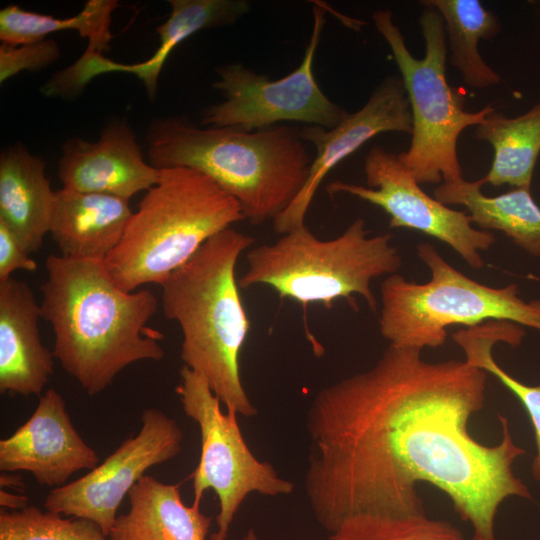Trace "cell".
Returning <instances> with one entry per match:
<instances>
[{"mask_svg":"<svg viewBox=\"0 0 540 540\" xmlns=\"http://www.w3.org/2000/svg\"><path fill=\"white\" fill-rule=\"evenodd\" d=\"M421 352L389 345L371 368L313 398L304 488L325 530L357 515L425 514L417 483L447 492L471 466L477 441L467 425L483 407L488 373Z\"/></svg>","mask_w":540,"mask_h":540,"instance_id":"6da1fadb","label":"cell"},{"mask_svg":"<svg viewBox=\"0 0 540 540\" xmlns=\"http://www.w3.org/2000/svg\"><path fill=\"white\" fill-rule=\"evenodd\" d=\"M46 270L40 308L55 335L52 353L88 395L103 392L127 366L164 357V335L148 326L158 308L151 291L122 290L104 261L51 254Z\"/></svg>","mask_w":540,"mask_h":540,"instance_id":"7a4b0ae2","label":"cell"},{"mask_svg":"<svg viewBox=\"0 0 540 540\" xmlns=\"http://www.w3.org/2000/svg\"><path fill=\"white\" fill-rule=\"evenodd\" d=\"M146 143L152 166L188 167L207 175L237 200L253 225L274 220L292 203L314 157L296 126L201 128L183 116L154 119Z\"/></svg>","mask_w":540,"mask_h":540,"instance_id":"3957f363","label":"cell"},{"mask_svg":"<svg viewBox=\"0 0 540 540\" xmlns=\"http://www.w3.org/2000/svg\"><path fill=\"white\" fill-rule=\"evenodd\" d=\"M255 238L227 228L205 242L161 286L165 317L176 321L184 366L204 377L229 412L258 413L243 386L240 352L250 321L239 294L235 267Z\"/></svg>","mask_w":540,"mask_h":540,"instance_id":"277c9868","label":"cell"},{"mask_svg":"<svg viewBox=\"0 0 540 540\" xmlns=\"http://www.w3.org/2000/svg\"><path fill=\"white\" fill-rule=\"evenodd\" d=\"M242 220L237 200L207 175L188 167L163 168L104 264L126 292L160 285L210 238Z\"/></svg>","mask_w":540,"mask_h":540,"instance_id":"5b68a950","label":"cell"},{"mask_svg":"<svg viewBox=\"0 0 540 540\" xmlns=\"http://www.w3.org/2000/svg\"><path fill=\"white\" fill-rule=\"evenodd\" d=\"M390 233L369 236L363 218L355 219L334 239L321 240L306 224L271 244L249 250L247 270L238 279L240 288L256 285L273 288L280 298L306 307L321 304L327 309L344 298L355 310L360 295L377 313L372 280L396 274L402 266Z\"/></svg>","mask_w":540,"mask_h":540,"instance_id":"8992f818","label":"cell"},{"mask_svg":"<svg viewBox=\"0 0 540 540\" xmlns=\"http://www.w3.org/2000/svg\"><path fill=\"white\" fill-rule=\"evenodd\" d=\"M422 5V58L409 51L389 9L374 11L371 18L391 50L412 116L411 143L398 159L418 184L454 183L464 179L457 153L460 134L481 124L495 108L489 104L476 112L465 110L464 98L447 81L444 20L436 8Z\"/></svg>","mask_w":540,"mask_h":540,"instance_id":"52a82bcc","label":"cell"},{"mask_svg":"<svg viewBox=\"0 0 540 540\" xmlns=\"http://www.w3.org/2000/svg\"><path fill=\"white\" fill-rule=\"evenodd\" d=\"M431 278L425 283L387 276L380 288L379 329L389 345L421 350L445 343L447 328L509 321L540 331V299L525 301L516 284L494 288L450 265L427 242L416 247Z\"/></svg>","mask_w":540,"mask_h":540,"instance_id":"ba28073f","label":"cell"},{"mask_svg":"<svg viewBox=\"0 0 540 540\" xmlns=\"http://www.w3.org/2000/svg\"><path fill=\"white\" fill-rule=\"evenodd\" d=\"M176 387L183 410L200 429L201 452L193 473V503L212 489L219 500L217 531L211 540H226L235 514L246 497L289 495L294 484L281 477L267 461L249 449L238 424V414L221 409V401L207 380L184 366Z\"/></svg>","mask_w":540,"mask_h":540,"instance_id":"9c48e42d","label":"cell"},{"mask_svg":"<svg viewBox=\"0 0 540 540\" xmlns=\"http://www.w3.org/2000/svg\"><path fill=\"white\" fill-rule=\"evenodd\" d=\"M312 11V32L299 66L278 80L241 63L219 67V78L212 87L223 101L203 109L202 125L255 131L277 123L298 122L332 129L348 116L315 79L313 63L326 20L322 7L315 5Z\"/></svg>","mask_w":540,"mask_h":540,"instance_id":"30bf717a","label":"cell"},{"mask_svg":"<svg viewBox=\"0 0 540 540\" xmlns=\"http://www.w3.org/2000/svg\"><path fill=\"white\" fill-rule=\"evenodd\" d=\"M364 174L367 186L336 180L327 185V192L369 202L389 216L390 228L422 232L450 246L473 269L485 266L481 252L494 244V234L474 228L466 211L452 209L428 195L397 154L373 146L364 160Z\"/></svg>","mask_w":540,"mask_h":540,"instance_id":"8fae6325","label":"cell"},{"mask_svg":"<svg viewBox=\"0 0 540 540\" xmlns=\"http://www.w3.org/2000/svg\"><path fill=\"white\" fill-rule=\"evenodd\" d=\"M141 423L139 432L124 440L101 464L52 489L44 501L45 510L91 521L108 536L132 487L149 468L175 458L182 450V430L161 410L145 409Z\"/></svg>","mask_w":540,"mask_h":540,"instance_id":"7c38bea8","label":"cell"},{"mask_svg":"<svg viewBox=\"0 0 540 540\" xmlns=\"http://www.w3.org/2000/svg\"><path fill=\"white\" fill-rule=\"evenodd\" d=\"M412 116L406 91L400 77H385L367 102L349 113L332 129L303 126L300 135L315 148L309 177L292 203L273 220V229L285 234L305 224V216L327 174L342 160L378 134L400 132L412 134Z\"/></svg>","mask_w":540,"mask_h":540,"instance_id":"4fadbf2b","label":"cell"},{"mask_svg":"<svg viewBox=\"0 0 540 540\" xmlns=\"http://www.w3.org/2000/svg\"><path fill=\"white\" fill-rule=\"evenodd\" d=\"M98 456L74 428L62 395L50 388L29 419L0 441L1 472L26 471L58 488L80 470H91Z\"/></svg>","mask_w":540,"mask_h":540,"instance_id":"5bb4252c","label":"cell"},{"mask_svg":"<svg viewBox=\"0 0 540 540\" xmlns=\"http://www.w3.org/2000/svg\"><path fill=\"white\" fill-rule=\"evenodd\" d=\"M159 175L160 169L144 159L135 133L124 120L106 124L96 141L66 140L58 162L64 189L126 200L153 187Z\"/></svg>","mask_w":540,"mask_h":540,"instance_id":"9a60e30c","label":"cell"},{"mask_svg":"<svg viewBox=\"0 0 540 540\" xmlns=\"http://www.w3.org/2000/svg\"><path fill=\"white\" fill-rule=\"evenodd\" d=\"M168 3L171 11L167 20L156 28L159 46L152 56L127 64L86 49L72 65L58 71L56 79L61 91L76 98L96 76L124 72L141 80L147 95L153 99L163 66L180 43L200 30L231 25L250 11V3L245 0H169Z\"/></svg>","mask_w":540,"mask_h":540,"instance_id":"2e32d148","label":"cell"},{"mask_svg":"<svg viewBox=\"0 0 540 540\" xmlns=\"http://www.w3.org/2000/svg\"><path fill=\"white\" fill-rule=\"evenodd\" d=\"M40 304L24 281L0 282V392L39 395L54 371V355L39 332Z\"/></svg>","mask_w":540,"mask_h":540,"instance_id":"e0dca14e","label":"cell"},{"mask_svg":"<svg viewBox=\"0 0 540 540\" xmlns=\"http://www.w3.org/2000/svg\"><path fill=\"white\" fill-rule=\"evenodd\" d=\"M132 214L129 200L62 188L54 194L49 233L61 256L105 261L120 243Z\"/></svg>","mask_w":540,"mask_h":540,"instance_id":"ac0fdd59","label":"cell"},{"mask_svg":"<svg viewBox=\"0 0 540 540\" xmlns=\"http://www.w3.org/2000/svg\"><path fill=\"white\" fill-rule=\"evenodd\" d=\"M46 163L17 142L0 154V222L30 252L38 251L50 230L55 191Z\"/></svg>","mask_w":540,"mask_h":540,"instance_id":"d6986e66","label":"cell"},{"mask_svg":"<svg viewBox=\"0 0 540 540\" xmlns=\"http://www.w3.org/2000/svg\"><path fill=\"white\" fill-rule=\"evenodd\" d=\"M129 510L118 515L110 540H206L211 517L187 506L178 485L144 475L129 491Z\"/></svg>","mask_w":540,"mask_h":540,"instance_id":"ffe728a7","label":"cell"},{"mask_svg":"<svg viewBox=\"0 0 540 540\" xmlns=\"http://www.w3.org/2000/svg\"><path fill=\"white\" fill-rule=\"evenodd\" d=\"M482 178L443 182L434 197L445 205H462L481 230L504 233L528 254L540 257V207L530 189L515 188L498 196L482 192Z\"/></svg>","mask_w":540,"mask_h":540,"instance_id":"44dd1931","label":"cell"},{"mask_svg":"<svg viewBox=\"0 0 540 540\" xmlns=\"http://www.w3.org/2000/svg\"><path fill=\"white\" fill-rule=\"evenodd\" d=\"M475 136L494 152L484 184L530 189L540 154V101L517 117L494 109L476 126Z\"/></svg>","mask_w":540,"mask_h":540,"instance_id":"7402d4cb","label":"cell"},{"mask_svg":"<svg viewBox=\"0 0 540 540\" xmlns=\"http://www.w3.org/2000/svg\"><path fill=\"white\" fill-rule=\"evenodd\" d=\"M436 8L444 20L449 63L465 84L477 89L498 85L501 76L483 59L481 39L495 37L501 30L498 17L479 0H424Z\"/></svg>","mask_w":540,"mask_h":540,"instance_id":"603a6c76","label":"cell"},{"mask_svg":"<svg viewBox=\"0 0 540 540\" xmlns=\"http://www.w3.org/2000/svg\"><path fill=\"white\" fill-rule=\"evenodd\" d=\"M117 7L115 0H88L78 14L56 18L11 4L0 11V39L2 43L20 45L46 39L58 31L74 30L88 39L87 50L102 53L113 38L111 16Z\"/></svg>","mask_w":540,"mask_h":540,"instance_id":"cb8c5ba5","label":"cell"},{"mask_svg":"<svg viewBox=\"0 0 540 540\" xmlns=\"http://www.w3.org/2000/svg\"><path fill=\"white\" fill-rule=\"evenodd\" d=\"M525 335L524 329L509 321H488L472 328L458 330L453 340L465 354V361L496 377L522 403L531 420L536 444L531 472L534 480L540 481V384L531 386L522 383L493 358L492 349L498 342L518 347Z\"/></svg>","mask_w":540,"mask_h":540,"instance_id":"d4e9b609","label":"cell"},{"mask_svg":"<svg viewBox=\"0 0 540 540\" xmlns=\"http://www.w3.org/2000/svg\"><path fill=\"white\" fill-rule=\"evenodd\" d=\"M327 540H475L451 523L422 515H357L345 520Z\"/></svg>","mask_w":540,"mask_h":540,"instance_id":"484cf974","label":"cell"},{"mask_svg":"<svg viewBox=\"0 0 540 540\" xmlns=\"http://www.w3.org/2000/svg\"><path fill=\"white\" fill-rule=\"evenodd\" d=\"M0 540H110L100 527L81 518L28 506L0 511Z\"/></svg>","mask_w":540,"mask_h":540,"instance_id":"4316f807","label":"cell"},{"mask_svg":"<svg viewBox=\"0 0 540 540\" xmlns=\"http://www.w3.org/2000/svg\"><path fill=\"white\" fill-rule=\"evenodd\" d=\"M60 56L57 42L49 38L20 45L1 43L0 83L3 84L22 71L42 70Z\"/></svg>","mask_w":540,"mask_h":540,"instance_id":"83f0119b","label":"cell"},{"mask_svg":"<svg viewBox=\"0 0 540 540\" xmlns=\"http://www.w3.org/2000/svg\"><path fill=\"white\" fill-rule=\"evenodd\" d=\"M30 254L20 239L0 222V282L11 278L17 270L36 271L37 263Z\"/></svg>","mask_w":540,"mask_h":540,"instance_id":"f1b7e54d","label":"cell"},{"mask_svg":"<svg viewBox=\"0 0 540 540\" xmlns=\"http://www.w3.org/2000/svg\"><path fill=\"white\" fill-rule=\"evenodd\" d=\"M29 499L24 495H17L0 489V505L7 510H22L29 506Z\"/></svg>","mask_w":540,"mask_h":540,"instance_id":"f546056e","label":"cell"},{"mask_svg":"<svg viewBox=\"0 0 540 540\" xmlns=\"http://www.w3.org/2000/svg\"><path fill=\"white\" fill-rule=\"evenodd\" d=\"M0 486L2 489L15 488L17 490H24L25 485L22 477L13 472H2L0 475Z\"/></svg>","mask_w":540,"mask_h":540,"instance_id":"4dcf8cb0","label":"cell"},{"mask_svg":"<svg viewBox=\"0 0 540 540\" xmlns=\"http://www.w3.org/2000/svg\"><path fill=\"white\" fill-rule=\"evenodd\" d=\"M242 540H258V536L256 534V531L251 528L249 529L246 534L243 536Z\"/></svg>","mask_w":540,"mask_h":540,"instance_id":"1f68e13d","label":"cell"},{"mask_svg":"<svg viewBox=\"0 0 540 540\" xmlns=\"http://www.w3.org/2000/svg\"><path fill=\"white\" fill-rule=\"evenodd\" d=\"M529 278L540 281V277L529 275Z\"/></svg>","mask_w":540,"mask_h":540,"instance_id":"d6a6232c","label":"cell"}]
</instances>
